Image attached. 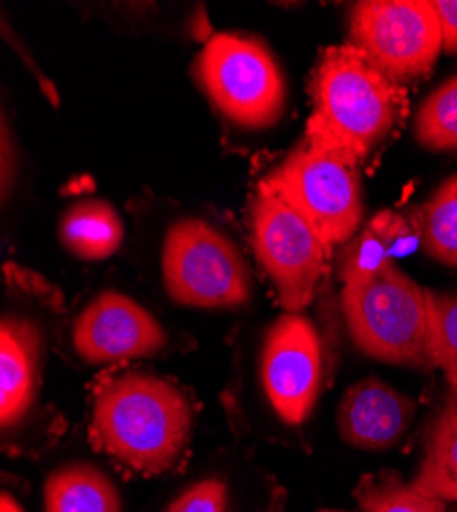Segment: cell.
<instances>
[{
    "instance_id": "cell-1",
    "label": "cell",
    "mask_w": 457,
    "mask_h": 512,
    "mask_svg": "<svg viewBox=\"0 0 457 512\" xmlns=\"http://www.w3.org/2000/svg\"><path fill=\"white\" fill-rule=\"evenodd\" d=\"M193 429L189 398L173 381L126 371L95 392L91 433L121 465L144 476L169 472L185 453Z\"/></svg>"
},
{
    "instance_id": "cell-2",
    "label": "cell",
    "mask_w": 457,
    "mask_h": 512,
    "mask_svg": "<svg viewBox=\"0 0 457 512\" xmlns=\"http://www.w3.org/2000/svg\"><path fill=\"white\" fill-rule=\"evenodd\" d=\"M306 142L361 162L400 121L406 95L355 46L326 48L314 70Z\"/></svg>"
},
{
    "instance_id": "cell-3",
    "label": "cell",
    "mask_w": 457,
    "mask_h": 512,
    "mask_svg": "<svg viewBox=\"0 0 457 512\" xmlns=\"http://www.w3.org/2000/svg\"><path fill=\"white\" fill-rule=\"evenodd\" d=\"M343 312L361 353L400 367H435L427 289L396 265L376 279L343 287Z\"/></svg>"
},
{
    "instance_id": "cell-4",
    "label": "cell",
    "mask_w": 457,
    "mask_h": 512,
    "mask_svg": "<svg viewBox=\"0 0 457 512\" xmlns=\"http://www.w3.org/2000/svg\"><path fill=\"white\" fill-rule=\"evenodd\" d=\"M193 74L214 107L244 130H265L283 115V72L257 39L212 35L195 60Z\"/></svg>"
},
{
    "instance_id": "cell-5",
    "label": "cell",
    "mask_w": 457,
    "mask_h": 512,
    "mask_svg": "<svg viewBox=\"0 0 457 512\" xmlns=\"http://www.w3.org/2000/svg\"><path fill=\"white\" fill-rule=\"evenodd\" d=\"M162 283L179 306L240 308L251 297V271L234 242L197 218L166 230L160 254Z\"/></svg>"
},
{
    "instance_id": "cell-6",
    "label": "cell",
    "mask_w": 457,
    "mask_h": 512,
    "mask_svg": "<svg viewBox=\"0 0 457 512\" xmlns=\"http://www.w3.org/2000/svg\"><path fill=\"white\" fill-rule=\"evenodd\" d=\"M263 181L302 213L328 250L355 238L363 197L351 158L304 140Z\"/></svg>"
},
{
    "instance_id": "cell-7",
    "label": "cell",
    "mask_w": 457,
    "mask_h": 512,
    "mask_svg": "<svg viewBox=\"0 0 457 512\" xmlns=\"http://www.w3.org/2000/svg\"><path fill=\"white\" fill-rule=\"evenodd\" d=\"M349 37L396 84L429 74L443 50L441 21L429 0H363L351 9Z\"/></svg>"
},
{
    "instance_id": "cell-8",
    "label": "cell",
    "mask_w": 457,
    "mask_h": 512,
    "mask_svg": "<svg viewBox=\"0 0 457 512\" xmlns=\"http://www.w3.org/2000/svg\"><path fill=\"white\" fill-rule=\"evenodd\" d=\"M251 220L257 259L273 281L283 310L300 314L316 293L328 248L302 213L265 181L257 187Z\"/></svg>"
},
{
    "instance_id": "cell-9",
    "label": "cell",
    "mask_w": 457,
    "mask_h": 512,
    "mask_svg": "<svg viewBox=\"0 0 457 512\" xmlns=\"http://www.w3.org/2000/svg\"><path fill=\"white\" fill-rule=\"evenodd\" d=\"M261 383L275 414L289 426L302 424L322 388V345L302 314H283L265 334Z\"/></svg>"
},
{
    "instance_id": "cell-10",
    "label": "cell",
    "mask_w": 457,
    "mask_h": 512,
    "mask_svg": "<svg viewBox=\"0 0 457 512\" xmlns=\"http://www.w3.org/2000/svg\"><path fill=\"white\" fill-rule=\"evenodd\" d=\"M72 345L82 361L105 365L158 355L166 332L130 295L103 291L74 320Z\"/></svg>"
},
{
    "instance_id": "cell-11",
    "label": "cell",
    "mask_w": 457,
    "mask_h": 512,
    "mask_svg": "<svg viewBox=\"0 0 457 512\" xmlns=\"http://www.w3.org/2000/svg\"><path fill=\"white\" fill-rule=\"evenodd\" d=\"M414 402L376 377L351 386L337 410L339 435L351 447L386 451L410 429Z\"/></svg>"
},
{
    "instance_id": "cell-12",
    "label": "cell",
    "mask_w": 457,
    "mask_h": 512,
    "mask_svg": "<svg viewBox=\"0 0 457 512\" xmlns=\"http://www.w3.org/2000/svg\"><path fill=\"white\" fill-rule=\"evenodd\" d=\"M41 336L33 322L5 316L0 326V422L11 429L29 412L39 367Z\"/></svg>"
},
{
    "instance_id": "cell-13",
    "label": "cell",
    "mask_w": 457,
    "mask_h": 512,
    "mask_svg": "<svg viewBox=\"0 0 457 512\" xmlns=\"http://www.w3.org/2000/svg\"><path fill=\"white\" fill-rule=\"evenodd\" d=\"M419 236L414 220H406L392 209H384L351 240L343 263V287L361 285L376 279L394 267V256L404 252L412 240Z\"/></svg>"
},
{
    "instance_id": "cell-14",
    "label": "cell",
    "mask_w": 457,
    "mask_h": 512,
    "mask_svg": "<svg viewBox=\"0 0 457 512\" xmlns=\"http://www.w3.org/2000/svg\"><path fill=\"white\" fill-rule=\"evenodd\" d=\"M62 246L82 261H103L123 242V222L103 199L78 201L64 211L58 226Z\"/></svg>"
},
{
    "instance_id": "cell-15",
    "label": "cell",
    "mask_w": 457,
    "mask_h": 512,
    "mask_svg": "<svg viewBox=\"0 0 457 512\" xmlns=\"http://www.w3.org/2000/svg\"><path fill=\"white\" fill-rule=\"evenodd\" d=\"M46 512H123L113 480L91 463L58 467L44 484Z\"/></svg>"
},
{
    "instance_id": "cell-16",
    "label": "cell",
    "mask_w": 457,
    "mask_h": 512,
    "mask_svg": "<svg viewBox=\"0 0 457 512\" xmlns=\"http://www.w3.org/2000/svg\"><path fill=\"white\" fill-rule=\"evenodd\" d=\"M414 226L419 242L433 261L457 269V175L447 179L423 207Z\"/></svg>"
},
{
    "instance_id": "cell-17",
    "label": "cell",
    "mask_w": 457,
    "mask_h": 512,
    "mask_svg": "<svg viewBox=\"0 0 457 512\" xmlns=\"http://www.w3.org/2000/svg\"><path fill=\"white\" fill-rule=\"evenodd\" d=\"M453 480H457V392L451 394L433 424L427 455L414 486L433 494Z\"/></svg>"
},
{
    "instance_id": "cell-18",
    "label": "cell",
    "mask_w": 457,
    "mask_h": 512,
    "mask_svg": "<svg viewBox=\"0 0 457 512\" xmlns=\"http://www.w3.org/2000/svg\"><path fill=\"white\" fill-rule=\"evenodd\" d=\"M355 496L361 512H447L443 498L417 488L414 482H404L396 474L365 478Z\"/></svg>"
},
{
    "instance_id": "cell-19",
    "label": "cell",
    "mask_w": 457,
    "mask_h": 512,
    "mask_svg": "<svg viewBox=\"0 0 457 512\" xmlns=\"http://www.w3.org/2000/svg\"><path fill=\"white\" fill-rule=\"evenodd\" d=\"M414 134L429 150H457V76L425 99L414 121Z\"/></svg>"
},
{
    "instance_id": "cell-20",
    "label": "cell",
    "mask_w": 457,
    "mask_h": 512,
    "mask_svg": "<svg viewBox=\"0 0 457 512\" xmlns=\"http://www.w3.org/2000/svg\"><path fill=\"white\" fill-rule=\"evenodd\" d=\"M431 314V351L439 367L457 392V293L427 289Z\"/></svg>"
},
{
    "instance_id": "cell-21",
    "label": "cell",
    "mask_w": 457,
    "mask_h": 512,
    "mask_svg": "<svg viewBox=\"0 0 457 512\" xmlns=\"http://www.w3.org/2000/svg\"><path fill=\"white\" fill-rule=\"evenodd\" d=\"M230 486L222 478H203L185 488L164 512H230Z\"/></svg>"
},
{
    "instance_id": "cell-22",
    "label": "cell",
    "mask_w": 457,
    "mask_h": 512,
    "mask_svg": "<svg viewBox=\"0 0 457 512\" xmlns=\"http://www.w3.org/2000/svg\"><path fill=\"white\" fill-rule=\"evenodd\" d=\"M435 9L441 21L443 50L447 54H457V0H437Z\"/></svg>"
},
{
    "instance_id": "cell-23",
    "label": "cell",
    "mask_w": 457,
    "mask_h": 512,
    "mask_svg": "<svg viewBox=\"0 0 457 512\" xmlns=\"http://www.w3.org/2000/svg\"><path fill=\"white\" fill-rule=\"evenodd\" d=\"M433 496H439V498H443L445 502H447V500H455V502H457V480H453V482L441 486L439 490L433 492Z\"/></svg>"
},
{
    "instance_id": "cell-24",
    "label": "cell",
    "mask_w": 457,
    "mask_h": 512,
    "mask_svg": "<svg viewBox=\"0 0 457 512\" xmlns=\"http://www.w3.org/2000/svg\"><path fill=\"white\" fill-rule=\"evenodd\" d=\"M0 512H25V510L19 506V502L13 496L3 494V500H0Z\"/></svg>"
}]
</instances>
